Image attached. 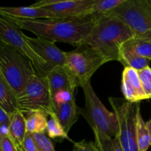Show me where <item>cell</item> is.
Here are the masks:
<instances>
[{"label":"cell","mask_w":151,"mask_h":151,"mask_svg":"<svg viewBox=\"0 0 151 151\" xmlns=\"http://www.w3.org/2000/svg\"><path fill=\"white\" fill-rule=\"evenodd\" d=\"M100 17L97 15H86L72 18L6 19L21 29L29 31L37 37L52 42L67 43L78 47L89 35Z\"/></svg>","instance_id":"cell-1"},{"label":"cell","mask_w":151,"mask_h":151,"mask_svg":"<svg viewBox=\"0 0 151 151\" xmlns=\"http://www.w3.org/2000/svg\"><path fill=\"white\" fill-rule=\"evenodd\" d=\"M134 37V32L125 22L108 13L100 16L81 45H88L97 50L107 62L119 61L122 46Z\"/></svg>","instance_id":"cell-2"},{"label":"cell","mask_w":151,"mask_h":151,"mask_svg":"<svg viewBox=\"0 0 151 151\" xmlns=\"http://www.w3.org/2000/svg\"><path fill=\"white\" fill-rule=\"evenodd\" d=\"M1 72L17 94L37 75L31 60L10 46L0 41Z\"/></svg>","instance_id":"cell-3"},{"label":"cell","mask_w":151,"mask_h":151,"mask_svg":"<svg viewBox=\"0 0 151 151\" xmlns=\"http://www.w3.org/2000/svg\"><path fill=\"white\" fill-rule=\"evenodd\" d=\"M85 96V107L80 110L92 131H97L111 138L118 133V121L114 112L108 110L94 91L91 81L82 86Z\"/></svg>","instance_id":"cell-4"},{"label":"cell","mask_w":151,"mask_h":151,"mask_svg":"<svg viewBox=\"0 0 151 151\" xmlns=\"http://www.w3.org/2000/svg\"><path fill=\"white\" fill-rule=\"evenodd\" d=\"M17 102L18 110L24 116L35 111L44 112L49 116L55 113L48 81L37 75L18 94Z\"/></svg>","instance_id":"cell-5"},{"label":"cell","mask_w":151,"mask_h":151,"mask_svg":"<svg viewBox=\"0 0 151 151\" xmlns=\"http://www.w3.org/2000/svg\"><path fill=\"white\" fill-rule=\"evenodd\" d=\"M110 13L125 22L135 38H151V0H125Z\"/></svg>","instance_id":"cell-6"},{"label":"cell","mask_w":151,"mask_h":151,"mask_svg":"<svg viewBox=\"0 0 151 151\" xmlns=\"http://www.w3.org/2000/svg\"><path fill=\"white\" fill-rule=\"evenodd\" d=\"M107 63L103 55L88 45H81L73 51L66 52L65 66L72 73L78 87L91 80L96 71Z\"/></svg>","instance_id":"cell-7"},{"label":"cell","mask_w":151,"mask_h":151,"mask_svg":"<svg viewBox=\"0 0 151 151\" xmlns=\"http://www.w3.org/2000/svg\"><path fill=\"white\" fill-rule=\"evenodd\" d=\"M118 121V133L116 137L123 151H139L137 145L136 116L140 103H130L125 98L109 97Z\"/></svg>","instance_id":"cell-8"},{"label":"cell","mask_w":151,"mask_h":151,"mask_svg":"<svg viewBox=\"0 0 151 151\" xmlns=\"http://www.w3.org/2000/svg\"><path fill=\"white\" fill-rule=\"evenodd\" d=\"M0 41L10 46L31 60L37 75L46 78L47 64L31 47L27 35L10 21L0 16Z\"/></svg>","instance_id":"cell-9"},{"label":"cell","mask_w":151,"mask_h":151,"mask_svg":"<svg viewBox=\"0 0 151 151\" xmlns=\"http://www.w3.org/2000/svg\"><path fill=\"white\" fill-rule=\"evenodd\" d=\"M94 2L95 0H42L31 6L48 10L56 18H72L86 16Z\"/></svg>","instance_id":"cell-10"},{"label":"cell","mask_w":151,"mask_h":151,"mask_svg":"<svg viewBox=\"0 0 151 151\" xmlns=\"http://www.w3.org/2000/svg\"><path fill=\"white\" fill-rule=\"evenodd\" d=\"M28 43L34 51L47 63V73L53 68L66 63V52L60 50L55 42L43 38L27 36Z\"/></svg>","instance_id":"cell-11"},{"label":"cell","mask_w":151,"mask_h":151,"mask_svg":"<svg viewBox=\"0 0 151 151\" xmlns=\"http://www.w3.org/2000/svg\"><path fill=\"white\" fill-rule=\"evenodd\" d=\"M121 90L124 98L130 103H140L148 100L142 86L138 71L131 67H125L122 73Z\"/></svg>","instance_id":"cell-12"},{"label":"cell","mask_w":151,"mask_h":151,"mask_svg":"<svg viewBox=\"0 0 151 151\" xmlns=\"http://www.w3.org/2000/svg\"><path fill=\"white\" fill-rule=\"evenodd\" d=\"M52 97L60 91L75 92L78 87L76 81L65 65L53 68L47 75Z\"/></svg>","instance_id":"cell-13"},{"label":"cell","mask_w":151,"mask_h":151,"mask_svg":"<svg viewBox=\"0 0 151 151\" xmlns=\"http://www.w3.org/2000/svg\"><path fill=\"white\" fill-rule=\"evenodd\" d=\"M0 16L8 19H38L56 18L52 13L42 8L28 7H0Z\"/></svg>","instance_id":"cell-14"},{"label":"cell","mask_w":151,"mask_h":151,"mask_svg":"<svg viewBox=\"0 0 151 151\" xmlns=\"http://www.w3.org/2000/svg\"><path fill=\"white\" fill-rule=\"evenodd\" d=\"M55 115L60 125L68 134L74 124L78 121L81 108L77 106L75 98L67 103H60L55 106Z\"/></svg>","instance_id":"cell-15"},{"label":"cell","mask_w":151,"mask_h":151,"mask_svg":"<svg viewBox=\"0 0 151 151\" xmlns=\"http://www.w3.org/2000/svg\"><path fill=\"white\" fill-rule=\"evenodd\" d=\"M27 134L26 119L19 111L11 116L9 125V137L16 145L18 151H24L23 142Z\"/></svg>","instance_id":"cell-16"},{"label":"cell","mask_w":151,"mask_h":151,"mask_svg":"<svg viewBox=\"0 0 151 151\" xmlns=\"http://www.w3.org/2000/svg\"><path fill=\"white\" fill-rule=\"evenodd\" d=\"M17 93L0 72V106L12 116L18 111Z\"/></svg>","instance_id":"cell-17"},{"label":"cell","mask_w":151,"mask_h":151,"mask_svg":"<svg viewBox=\"0 0 151 151\" xmlns=\"http://www.w3.org/2000/svg\"><path fill=\"white\" fill-rule=\"evenodd\" d=\"M150 59L141 57L129 49L122 46L119 55V60L125 67H131L137 71L150 66Z\"/></svg>","instance_id":"cell-18"},{"label":"cell","mask_w":151,"mask_h":151,"mask_svg":"<svg viewBox=\"0 0 151 151\" xmlns=\"http://www.w3.org/2000/svg\"><path fill=\"white\" fill-rule=\"evenodd\" d=\"M136 129L139 151H147L151 146V137L146 126V122H145L142 116L140 106L138 108L137 111Z\"/></svg>","instance_id":"cell-19"},{"label":"cell","mask_w":151,"mask_h":151,"mask_svg":"<svg viewBox=\"0 0 151 151\" xmlns=\"http://www.w3.org/2000/svg\"><path fill=\"white\" fill-rule=\"evenodd\" d=\"M48 116L47 114L41 111H35L25 116L27 133L45 134L47 131Z\"/></svg>","instance_id":"cell-20"},{"label":"cell","mask_w":151,"mask_h":151,"mask_svg":"<svg viewBox=\"0 0 151 151\" xmlns=\"http://www.w3.org/2000/svg\"><path fill=\"white\" fill-rule=\"evenodd\" d=\"M122 46L132 50L134 52L141 57L151 60V38H139L134 37Z\"/></svg>","instance_id":"cell-21"},{"label":"cell","mask_w":151,"mask_h":151,"mask_svg":"<svg viewBox=\"0 0 151 151\" xmlns=\"http://www.w3.org/2000/svg\"><path fill=\"white\" fill-rule=\"evenodd\" d=\"M96 146L100 151H123L117 137L111 138L97 131H93Z\"/></svg>","instance_id":"cell-22"},{"label":"cell","mask_w":151,"mask_h":151,"mask_svg":"<svg viewBox=\"0 0 151 151\" xmlns=\"http://www.w3.org/2000/svg\"><path fill=\"white\" fill-rule=\"evenodd\" d=\"M46 133L47 137L50 139H60L61 140L68 139L72 141L60 125L55 114H53L49 116Z\"/></svg>","instance_id":"cell-23"},{"label":"cell","mask_w":151,"mask_h":151,"mask_svg":"<svg viewBox=\"0 0 151 151\" xmlns=\"http://www.w3.org/2000/svg\"><path fill=\"white\" fill-rule=\"evenodd\" d=\"M125 0H95L87 15H102L110 13L111 11L120 5Z\"/></svg>","instance_id":"cell-24"},{"label":"cell","mask_w":151,"mask_h":151,"mask_svg":"<svg viewBox=\"0 0 151 151\" xmlns=\"http://www.w3.org/2000/svg\"><path fill=\"white\" fill-rule=\"evenodd\" d=\"M29 134L35 142L38 151H55L52 142L45 134L34 133Z\"/></svg>","instance_id":"cell-25"},{"label":"cell","mask_w":151,"mask_h":151,"mask_svg":"<svg viewBox=\"0 0 151 151\" xmlns=\"http://www.w3.org/2000/svg\"><path fill=\"white\" fill-rule=\"evenodd\" d=\"M139 77L141 81L142 86L147 98H151V68L146 67L138 71Z\"/></svg>","instance_id":"cell-26"},{"label":"cell","mask_w":151,"mask_h":151,"mask_svg":"<svg viewBox=\"0 0 151 151\" xmlns=\"http://www.w3.org/2000/svg\"><path fill=\"white\" fill-rule=\"evenodd\" d=\"M75 97V92L69 91H60L52 96V101L54 106L60 103H67L73 100Z\"/></svg>","instance_id":"cell-27"},{"label":"cell","mask_w":151,"mask_h":151,"mask_svg":"<svg viewBox=\"0 0 151 151\" xmlns=\"http://www.w3.org/2000/svg\"><path fill=\"white\" fill-rule=\"evenodd\" d=\"M74 151H100L95 143L93 142H86L85 140L74 142Z\"/></svg>","instance_id":"cell-28"},{"label":"cell","mask_w":151,"mask_h":151,"mask_svg":"<svg viewBox=\"0 0 151 151\" xmlns=\"http://www.w3.org/2000/svg\"><path fill=\"white\" fill-rule=\"evenodd\" d=\"M1 151H18L10 137H4L1 139Z\"/></svg>","instance_id":"cell-29"},{"label":"cell","mask_w":151,"mask_h":151,"mask_svg":"<svg viewBox=\"0 0 151 151\" xmlns=\"http://www.w3.org/2000/svg\"><path fill=\"white\" fill-rule=\"evenodd\" d=\"M23 148L24 151H38L33 139L31 137L30 134L28 133H27L24 140Z\"/></svg>","instance_id":"cell-30"},{"label":"cell","mask_w":151,"mask_h":151,"mask_svg":"<svg viewBox=\"0 0 151 151\" xmlns=\"http://www.w3.org/2000/svg\"><path fill=\"white\" fill-rule=\"evenodd\" d=\"M11 119V116L7 114L2 108L0 106V126L1 125H9Z\"/></svg>","instance_id":"cell-31"},{"label":"cell","mask_w":151,"mask_h":151,"mask_svg":"<svg viewBox=\"0 0 151 151\" xmlns=\"http://www.w3.org/2000/svg\"><path fill=\"white\" fill-rule=\"evenodd\" d=\"M146 126H147V130H148L149 134H150V137H151V117H150V119H149L147 122H146Z\"/></svg>","instance_id":"cell-32"},{"label":"cell","mask_w":151,"mask_h":151,"mask_svg":"<svg viewBox=\"0 0 151 151\" xmlns=\"http://www.w3.org/2000/svg\"><path fill=\"white\" fill-rule=\"evenodd\" d=\"M1 139H2V137H1V134H0V151H1Z\"/></svg>","instance_id":"cell-33"},{"label":"cell","mask_w":151,"mask_h":151,"mask_svg":"<svg viewBox=\"0 0 151 151\" xmlns=\"http://www.w3.org/2000/svg\"><path fill=\"white\" fill-rule=\"evenodd\" d=\"M0 72H1V63H0Z\"/></svg>","instance_id":"cell-34"}]
</instances>
